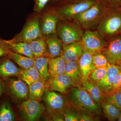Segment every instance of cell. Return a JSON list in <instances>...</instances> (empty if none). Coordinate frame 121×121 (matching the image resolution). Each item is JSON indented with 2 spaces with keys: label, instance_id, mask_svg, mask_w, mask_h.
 Masks as SVG:
<instances>
[{
  "label": "cell",
  "instance_id": "cell-1",
  "mask_svg": "<svg viewBox=\"0 0 121 121\" xmlns=\"http://www.w3.org/2000/svg\"><path fill=\"white\" fill-rule=\"evenodd\" d=\"M106 10L102 4L96 2L92 7L73 18L76 23L84 28H89L99 23L106 16Z\"/></svg>",
  "mask_w": 121,
  "mask_h": 121
},
{
  "label": "cell",
  "instance_id": "cell-2",
  "mask_svg": "<svg viewBox=\"0 0 121 121\" xmlns=\"http://www.w3.org/2000/svg\"><path fill=\"white\" fill-rule=\"evenodd\" d=\"M70 98L72 103L80 109L95 113L101 112L98 104L82 87L76 86L72 89Z\"/></svg>",
  "mask_w": 121,
  "mask_h": 121
},
{
  "label": "cell",
  "instance_id": "cell-3",
  "mask_svg": "<svg viewBox=\"0 0 121 121\" xmlns=\"http://www.w3.org/2000/svg\"><path fill=\"white\" fill-rule=\"evenodd\" d=\"M81 41L84 51L92 55L101 52L106 44L97 32L90 30L85 31Z\"/></svg>",
  "mask_w": 121,
  "mask_h": 121
},
{
  "label": "cell",
  "instance_id": "cell-4",
  "mask_svg": "<svg viewBox=\"0 0 121 121\" xmlns=\"http://www.w3.org/2000/svg\"><path fill=\"white\" fill-rule=\"evenodd\" d=\"M83 34L77 23L64 24L59 30V35L65 45L81 41Z\"/></svg>",
  "mask_w": 121,
  "mask_h": 121
},
{
  "label": "cell",
  "instance_id": "cell-5",
  "mask_svg": "<svg viewBox=\"0 0 121 121\" xmlns=\"http://www.w3.org/2000/svg\"><path fill=\"white\" fill-rule=\"evenodd\" d=\"M45 109L43 105L39 101L29 98L21 104L20 111L24 119L26 121L37 120Z\"/></svg>",
  "mask_w": 121,
  "mask_h": 121
},
{
  "label": "cell",
  "instance_id": "cell-6",
  "mask_svg": "<svg viewBox=\"0 0 121 121\" xmlns=\"http://www.w3.org/2000/svg\"><path fill=\"white\" fill-rule=\"evenodd\" d=\"M110 64L121 62V35L115 37L106 43L102 51Z\"/></svg>",
  "mask_w": 121,
  "mask_h": 121
},
{
  "label": "cell",
  "instance_id": "cell-7",
  "mask_svg": "<svg viewBox=\"0 0 121 121\" xmlns=\"http://www.w3.org/2000/svg\"><path fill=\"white\" fill-rule=\"evenodd\" d=\"M46 85L47 90L57 91L62 94L67 93L69 87L73 86V80L65 74L50 77Z\"/></svg>",
  "mask_w": 121,
  "mask_h": 121
},
{
  "label": "cell",
  "instance_id": "cell-8",
  "mask_svg": "<svg viewBox=\"0 0 121 121\" xmlns=\"http://www.w3.org/2000/svg\"><path fill=\"white\" fill-rule=\"evenodd\" d=\"M42 36L39 26V20L34 19L25 26L21 33L16 38L11 40L15 42L29 43L33 40L40 38Z\"/></svg>",
  "mask_w": 121,
  "mask_h": 121
},
{
  "label": "cell",
  "instance_id": "cell-9",
  "mask_svg": "<svg viewBox=\"0 0 121 121\" xmlns=\"http://www.w3.org/2000/svg\"><path fill=\"white\" fill-rule=\"evenodd\" d=\"M99 29L102 35H110L121 30V16L118 15L105 16L99 23Z\"/></svg>",
  "mask_w": 121,
  "mask_h": 121
},
{
  "label": "cell",
  "instance_id": "cell-10",
  "mask_svg": "<svg viewBox=\"0 0 121 121\" xmlns=\"http://www.w3.org/2000/svg\"><path fill=\"white\" fill-rule=\"evenodd\" d=\"M95 0H83L69 5L61 9L59 13L67 18H72L86 11L96 3Z\"/></svg>",
  "mask_w": 121,
  "mask_h": 121
},
{
  "label": "cell",
  "instance_id": "cell-11",
  "mask_svg": "<svg viewBox=\"0 0 121 121\" xmlns=\"http://www.w3.org/2000/svg\"><path fill=\"white\" fill-rule=\"evenodd\" d=\"M43 99L46 103L48 109L51 111L62 109L65 104L64 98L60 94L54 91H44Z\"/></svg>",
  "mask_w": 121,
  "mask_h": 121
},
{
  "label": "cell",
  "instance_id": "cell-12",
  "mask_svg": "<svg viewBox=\"0 0 121 121\" xmlns=\"http://www.w3.org/2000/svg\"><path fill=\"white\" fill-rule=\"evenodd\" d=\"M84 52L81 41L65 45L62 57L65 62L78 61Z\"/></svg>",
  "mask_w": 121,
  "mask_h": 121
},
{
  "label": "cell",
  "instance_id": "cell-13",
  "mask_svg": "<svg viewBox=\"0 0 121 121\" xmlns=\"http://www.w3.org/2000/svg\"><path fill=\"white\" fill-rule=\"evenodd\" d=\"M7 86L11 93L17 98L24 99L27 97L28 90L25 83L19 79H9L6 78Z\"/></svg>",
  "mask_w": 121,
  "mask_h": 121
},
{
  "label": "cell",
  "instance_id": "cell-14",
  "mask_svg": "<svg viewBox=\"0 0 121 121\" xmlns=\"http://www.w3.org/2000/svg\"><path fill=\"white\" fill-rule=\"evenodd\" d=\"M23 69L16 66L10 59L5 58L0 60V78L4 79L20 73Z\"/></svg>",
  "mask_w": 121,
  "mask_h": 121
},
{
  "label": "cell",
  "instance_id": "cell-15",
  "mask_svg": "<svg viewBox=\"0 0 121 121\" xmlns=\"http://www.w3.org/2000/svg\"><path fill=\"white\" fill-rule=\"evenodd\" d=\"M78 62L82 78L86 79L91 71L95 68L93 64V55L84 51Z\"/></svg>",
  "mask_w": 121,
  "mask_h": 121
},
{
  "label": "cell",
  "instance_id": "cell-16",
  "mask_svg": "<svg viewBox=\"0 0 121 121\" xmlns=\"http://www.w3.org/2000/svg\"><path fill=\"white\" fill-rule=\"evenodd\" d=\"M120 71V69L117 65L110 64L108 67L107 71L104 78L98 82L99 86L107 92H110L114 79Z\"/></svg>",
  "mask_w": 121,
  "mask_h": 121
},
{
  "label": "cell",
  "instance_id": "cell-17",
  "mask_svg": "<svg viewBox=\"0 0 121 121\" xmlns=\"http://www.w3.org/2000/svg\"><path fill=\"white\" fill-rule=\"evenodd\" d=\"M65 63L62 56L50 58L48 62V70L51 77L65 74Z\"/></svg>",
  "mask_w": 121,
  "mask_h": 121
},
{
  "label": "cell",
  "instance_id": "cell-18",
  "mask_svg": "<svg viewBox=\"0 0 121 121\" xmlns=\"http://www.w3.org/2000/svg\"><path fill=\"white\" fill-rule=\"evenodd\" d=\"M4 41L9 45L10 50H13L14 52L35 60L34 55L28 43L15 42L12 40Z\"/></svg>",
  "mask_w": 121,
  "mask_h": 121
},
{
  "label": "cell",
  "instance_id": "cell-19",
  "mask_svg": "<svg viewBox=\"0 0 121 121\" xmlns=\"http://www.w3.org/2000/svg\"><path fill=\"white\" fill-rule=\"evenodd\" d=\"M35 59L40 57L50 56L47 43L43 39H39L28 43Z\"/></svg>",
  "mask_w": 121,
  "mask_h": 121
},
{
  "label": "cell",
  "instance_id": "cell-20",
  "mask_svg": "<svg viewBox=\"0 0 121 121\" xmlns=\"http://www.w3.org/2000/svg\"><path fill=\"white\" fill-rule=\"evenodd\" d=\"M82 87L87 92L92 99L99 104L102 100L103 96L99 86L87 81L86 79L81 80Z\"/></svg>",
  "mask_w": 121,
  "mask_h": 121
},
{
  "label": "cell",
  "instance_id": "cell-21",
  "mask_svg": "<svg viewBox=\"0 0 121 121\" xmlns=\"http://www.w3.org/2000/svg\"><path fill=\"white\" fill-rule=\"evenodd\" d=\"M49 57H40L35 59L34 67L39 72L41 80L45 82L51 77L48 70Z\"/></svg>",
  "mask_w": 121,
  "mask_h": 121
},
{
  "label": "cell",
  "instance_id": "cell-22",
  "mask_svg": "<svg viewBox=\"0 0 121 121\" xmlns=\"http://www.w3.org/2000/svg\"><path fill=\"white\" fill-rule=\"evenodd\" d=\"M9 57L19 65L23 70H27L34 66L35 60L10 51Z\"/></svg>",
  "mask_w": 121,
  "mask_h": 121
},
{
  "label": "cell",
  "instance_id": "cell-23",
  "mask_svg": "<svg viewBox=\"0 0 121 121\" xmlns=\"http://www.w3.org/2000/svg\"><path fill=\"white\" fill-rule=\"evenodd\" d=\"M65 74L71 78L75 82L80 81L82 75L78 61L66 62Z\"/></svg>",
  "mask_w": 121,
  "mask_h": 121
},
{
  "label": "cell",
  "instance_id": "cell-24",
  "mask_svg": "<svg viewBox=\"0 0 121 121\" xmlns=\"http://www.w3.org/2000/svg\"><path fill=\"white\" fill-rule=\"evenodd\" d=\"M17 76L30 86L33 83L41 80L39 72L34 66L27 70H23Z\"/></svg>",
  "mask_w": 121,
  "mask_h": 121
},
{
  "label": "cell",
  "instance_id": "cell-25",
  "mask_svg": "<svg viewBox=\"0 0 121 121\" xmlns=\"http://www.w3.org/2000/svg\"><path fill=\"white\" fill-rule=\"evenodd\" d=\"M57 21V17L54 15H48L45 17L41 27L43 33L46 35L55 34L56 31Z\"/></svg>",
  "mask_w": 121,
  "mask_h": 121
},
{
  "label": "cell",
  "instance_id": "cell-26",
  "mask_svg": "<svg viewBox=\"0 0 121 121\" xmlns=\"http://www.w3.org/2000/svg\"><path fill=\"white\" fill-rule=\"evenodd\" d=\"M30 98L40 101L46 89L45 82L39 80L29 86Z\"/></svg>",
  "mask_w": 121,
  "mask_h": 121
},
{
  "label": "cell",
  "instance_id": "cell-27",
  "mask_svg": "<svg viewBox=\"0 0 121 121\" xmlns=\"http://www.w3.org/2000/svg\"><path fill=\"white\" fill-rule=\"evenodd\" d=\"M48 52L52 58L59 56L62 52L61 41L56 37H51L46 41Z\"/></svg>",
  "mask_w": 121,
  "mask_h": 121
},
{
  "label": "cell",
  "instance_id": "cell-28",
  "mask_svg": "<svg viewBox=\"0 0 121 121\" xmlns=\"http://www.w3.org/2000/svg\"><path fill=\"white\" fill-rule=\"evenodd\" d=\"M101 107L106 117L110 121H116L121 112L116 107L105 100L102 102Z\"/></svg>",
  "mask_w": 121,
  "mask_h": 121
},
{
  "label": "cell",
  "instance_id": "cell-29",
  "mask_svg": "<svg viewBox=\"0 0 121 121\" xmlns=\"http://www.w3.org/2000/svg\"><path fill=\"white\" fill-rule=\"evenodd\" d=\"M15 119L11 105L8 102H4L0 106V121H13Z\"/></svg>",
  "mask_w": 121,
  "mask_h": 121
},
{
  "label": "cell",
  "instance_id": "cell-30",
  "mask_svg": "<svg viewBox=\"0 0 121 121\" xmlns=\"http://www.w3.org/2000/svg\"><path fill=\"white\" fill-rule=\"evenodd\" d=\"M105 101L114 106L121 111V91H116L109 92Z\"/></svg>",
  "mask_w": 121,
  "mask_h": 121
},
{
  "label": "cell",
  "instance_id": "cell-31",
  "mask_svg": "<svg viewBox=\"0 0 121 121\" xmlns=\"http://www.w3.org/2000/svg\"><path fill=\"white\" fill-rule=\"evenodd\" d=\"M93 64L95 68L108 67L110 65L106 56L101 52L93 55Z\"/></svg>",
  "mask_w": 121,
  "mask_h": 121
},
{
  "label": "cell",
  "instance_id": "cell-32",
  "mask_svg": "<svg viewBox=\"0 0 121 121\" xmlns=\"http://www.w3.org/2000/svg\"><path fill=\"white\" fill-rule=\"evenodd\" d=\"M108 67L96 68L91 73V79L98 82L102 80L105 75Z\"/></svg>",
  "mask_w": 121,
  "mask_h": 121
},
{
  "label": "cell",
  "instance_id": "cell-33",
  "mask_svg": "<svg viewBox=\"0 0 121 121\" xmlns=\"http://www.w3.org/2000/svg\"><path fill=\"white\" fill-rule=\"evenodd\" d=\"M63 115L64 117L65 121H80V115L71 111H67L64 113Z\"/></svg>",
  "mask_w": 121,
  "mask_h": 121
},
{
  "label": "cell",
  "instance_id": "cell-34",
  "mask_svg": "<svg viewBox=\"0 0 121 121\" xmlns=\"http://www.w3.org/2000/svg\"><path fill=\"white\" fill-rule=\"evenodd\" d=\"M121 83V72L120 71L116 75L114 79L110 92L117 90Z\"/></svg>",
  "mask_w": 121,
  "mask_h": 121
},
{
  "label": "cell",
  "instance_id": "cell-35",
  "mask_svg": "<svg viewBox=\"0 0 121 121\" xmlns=\"http://www.w3.org/2000/svg\"><path fill=\"white\" fill-rule=\"evenodd\" d=\"M11 51L8 44L4 40H0V58L8 55Z\"/></svg>",
  "mask_w": 121,
  "mask_h": 121
},
{
  "label": "cell",
  "instance_id": "cell-36",
  "mask_svg": "<svg viewBox=\"0 0 121 121\" xmlns=\"http://www.w3.org/2000/svg\"><path fill=\"white\" fill-rule=\"evenodd\" d=\"M95 121L93 117L86 113H84L80 115V121Z\"/></svg>",
  "mask_w": 121,
  "mask_h": 121
},
{
  "label": "cell",
  "instance_id": "cell-37",
  "mask_svg": "<svg viewBox=\"0 0 121 121\" xmlns=\"http://www.w3.org/2000/svg\"><path fill=\"white\" fill-rule=\"evenodd\" d=\"M49 0H37V10L40 11L43 8Z\"/></svg>",
  "mask_w": 121,
  "mask_h": 121
},
{
  "label": "cell",
  "instance_id": "cell-38",
  "mask_svg": "<svg viewBox=\"0 0 121 121\" xmlns=\"http://www.w3.org/2000/svg\"><path fill=\"white\" fill-rule=\"evenodd\" d=\"M52 120L54 121H65L63 115H56L52 117Z\"/></svg>",
  "mask_w": 121,
  "mask_h": 121
},
{
  "label": "cell",
  "instance_id": "cell-39",
  "mask_svg": "<svg viewBox=\"0 0 121 121\" xmlns=\"http://www.w3.org/2000/svg\"><path fill=\"white\" fill-rule=\"evenodd\" d=\"M4 84L2 78H0V98L4 92Z\"/></svg>",
  "mask_w": 121,
  "mask_h": 121
},
{
  "label": "cell",
  "instance_id": "cell-40",
  "mask_svg": "<svg viewBox=\"0 0 121 121\" xmlns=\"http://www.w3.org/2000/svg\"><path fill=\"white\" fill-rule=\"evenodd\" d=\"M117 120V121H121V112L120 114H119V116H118Z\"/></svg>",
  "mask_w": 121,
  "mask_h": 121
},
{
  "label": "cell",
  "instance_id": "cell-41",
  "mask_svg": "<svg viewBox=\"0 0 121 121\" xmlns=\"http://www.w3.org/2000/svg\"><path fill=\"white\" fill-rule=\"evenodd\" d=\"M117 66L119 67V69H120V71L121 72V62L119 63V64L117 65Z\"/></svg>",
  "mask_w": 121,
  "mask_h": 121
},
{
  "label": "cell",
  "instance_id": "cell-42",
  "mask_svg": "<svg viewBox=\"0 0 121 121\" xmlns=\"http://www.w3.org/2000/svg\"><path fill=\"white\" fill-rule=\"evenodd\" d=\"M117 91H121V84H120V86H119V88L117 90Z\"/></svg>",
  "mask_w": 121,
  "mask_h": 121
}]
</instances>
